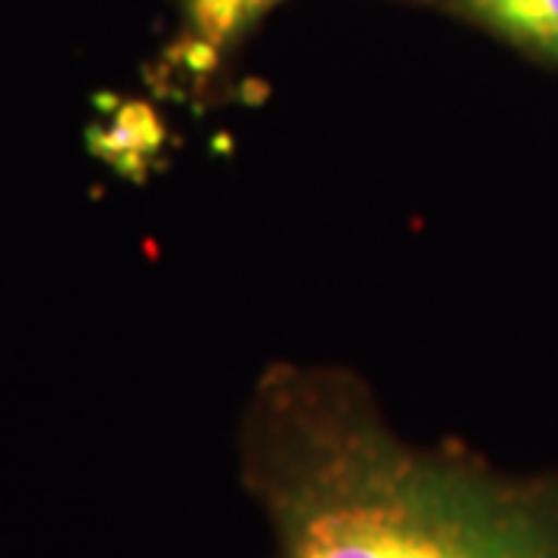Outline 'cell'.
<instances>
[{"instance_id":"obj_4","label":"cell","mask_w":558,"mask_h":558,"mask_svg":"<svg viewBox=\"0 0 558 558\" xmlns=\"http://www.w3.org/2000/svg\"><path fill=\"white\" fill-rule=\"evenodd\" d=\"M277 3H279V0H277Z\"/></svg>"},{"instance_id":"obj_2","label":"cell","mask_w":558,"mask_h":558,"mask_svg":"<svg viewBox=\"0 0 558 558\" xmlns=\"http://www.w3.org/2000/svg\"><path fill=\"white\" fill-rule=\"evenodd\" d=\"M499 38L543 60H558V0H462Z\"/></svg>"},{"instance_id":"obj_1","label":"cell","mask_w":558,"mask_h":558,"mask_svg":"<svg viewBox=\"0 0 558 558\" xmlns=\"http://www.w3.org/2000/svg\"><path fill=\"white\" fill-rule=\"evenodd\" d=\"M236 450L274 558H558V472L407 438L351 369L270 363Z\"/></svg>"},{"instance_id":"obj_3","label":"cell","mask_w":558,"mask_h":558,"mask_svg":"<svg viewBox=\"0 0 558 558\" xmlns=\"http://www.w3.org/2000/svg\"><path fill=\"white\" fill-rule=\"evenodd\" d=\"M190 35L208 50H220L258 22L277 0H180Z\"/></svg>"}]
</instances>
